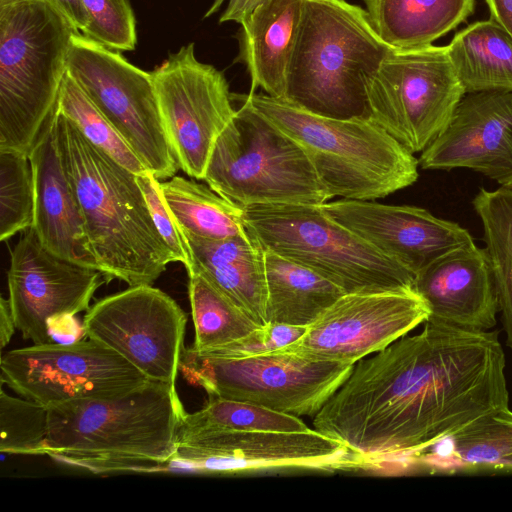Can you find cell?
Wrapping results in <instances>:
<instances>
[{"label": "cell", "mask_w": 512, "mask_h": 512, "mask_svg": "<svg viewBox=\"0 0 512 512\" xmlns=\"http://www.w3.org/2000/svg\"><path fill=\"white\" fill-rule=\"evenodd\" d=\"M498 334L425 322L420 333L356 362L313 417V428L370 466L414 461L509 407Z\"/></svg>", "instance_id": "6da1fadb"}, {"label": "cell", "mask_w": 512, "mask_h": 512, "mask_svg": "<svg viewBox=\"0 0 512 512\" xmlns=\"http://www.w3.org/2000/svg\"><path fill=\"white\" fill-rule=\"evenodd\" d=\"M53 126L98 269L109 281L152 285L176 261L153 222L137 174L93 145L58 109Z\"/></svg>", "instance_id": "7a4b0ae2"}, {"label": "cell", "mask_w": 512, "mask_h": 512, "mask_svg": "<svg viewBox=\"0 0 512 512\" xmlns=\"http://www.w3.org/2000/svg\"><path fill=\"white\" fill-rule=\"evenodd\" d=\"M186 411L176 384L149 380L123 395L49 408L45 454L95 473L161 470Z\"/></svg>", "instance_id": "3957f363"}, {"label": "cell", "mask_w": 512, "mask_h": 512, "mask_svg": "<svg viewBox=\"0 0 512 512\" xmlns=\"http://www.w3.org/2000/svg\"><path fill=\"white\" fill-rule=\"evenodd\" d=\"M392 49L360 6L303 0L285 100L325 117L370 118L367 83Z\"/></svg>", "instance_id": "277c9868"}, {"label": "cell", "mask_w": 512, "mask_h": 512, "mask_svg": "<svg viewBox=\"0 0 512 512\" xmlns=\"http://www.w3.org/2000/svg\"><path fill=\"white\" fill-rule=\"evenodd\" d=\"M75 33L44 0H0V151L29 156L56 113Z\"/></svg>", "instance_id": "5b68a950"}, {"label": "cell", "mask_w": 512, "mask_h": 512, "mask_svg": "<svg viewBox=\"0 0 512 512\" xmlns=\"http://www.w3.org/2000/svg\"><path fill=\"white\" fill-rule=\"evenodd\" d=\"M244 97L300 145L332 197L375 200L418 179V159L370 118L325 117L267 94Z\"/></svg>", "instance_id": "8992f818"}, {"label": "cell", "mask_w": 512, "mask_h": 512, "mask_svg": "<svg viewBox=\"0 0 512 512\" xmlns=\"http://www.w3.org/2000/svg\"><path fill=\"white\" fill-rule=\"evenodd\" d=\"M218 136L204 181L229 202L321 205L332 196L300 145L256 111L244 95Z\"/></svg>", "instance_id": "52a82bcc"}, {"label": "cell", "mask_w": 512, "mask_h": 512, "mask_svg": "<svg viewBox=\"0 0 512 512\" xmlns=\"http://www.w3.org/2000/svg\"><path fill=\"white\" fill-rule=\"evenodd\" d=\"M248 232L263 249L300 263L345 293L414 289L415 275L332 219L320 205L243 208Z\"/></svg>", "instance_id": "ba28073f"}, {"label": "cell", "mask_w": 512, "mask_h": 512, "mask_svg": "<svg viewBox=\"0 0 512 512\" xmlns=\"http://www.w3.org/2000/svg\"><path fill=\"white\" fill-rule=\"evenodd\" d=\"M352 364L307 359L279 350L244 358L183 348L180 371L209 397L237 400L294 416H315L343 384Z\"/></svg>", "instance_id": "9c48e42d"}, {"label": "cell", "mask_w": 512, "mask_h": 512, "mask_svg": "<svg viewBox=\"0 0 512 512\" xmlns=\"http://www.w3.org/2000/svg\"><path fill=\"white\" fill-rule=\"evenodd\" d=\"M67 72L157 179L179 169L167 138L151 72L131 64L121 53L73 35Z\"/></svg>", "instance_id": "30bf717a"}, {"label": "cell", "mask_w": 512, "mask_h": 512, "mask_svg": "<svg viewBox=\"0 0 512 512\" xmlns=\"http://www.w3.org/2000/svg\"><path fill=\"white\" fill-rule=\"evenodd\" d=\"M446 46L395 49L367 83L370 119L412 154L446 128L464 96Z\"/></svg>", "instance_id": "8fae6325"}, {"label": "cell", "mask_w": 512, "mask_h": 512, "mask_svg": "<svg viewBox=\"0 0 512 512\" xmlns=\"http://www.w3.org/2000/svg\"><path fill=\"white\" fill-rule=\"evenodd\" d=\"M0 368L1 383L48 409L117 397L149 381L114 350L89 338L2 352Z\"/></svg>", "instance_id": "7c38bea8"}, {"label": "cell", "mask_w": 512, "mask_h": 512, "mask_svg": "<svg viewBox=\"0 0 512 512\" xmlns=\"http://www.w3.org/2000/svg\"><path fill=\"white\" fill-rule=\"evenodd\" d=\"M194 46L191 42L170 53L151 75L178 166L203 180L213 146L236 108L224 74L200 62Z\"/></svg>", "instance_id": "4fadbf2b"}, {"label": "cell", "mask_w": 512, "mask_h": 512, "mask_svg": "<svg viewBox=\"0 0 512 512\" xmlns=\"http://www.w3.org/2000/svg\"><path fill=\"white\" fill-rule=\"evenodd\" d=\"M187 316L152 285L129 286L87 310L83 333L123 357L147 379L176 384Z\"/></svg>", "instance_id": "5bb4252c"}, {"label": "cell", "mask_w": 512, "mask_h": 512, "mask_svg": "<svg viewBox=\"0 0 512 512\" xmlns=\"http://www.w3.org/2000/svg\"><path fill=\"white\" fill-rule=\"evenodd\" d=\"M211 473L271 469L345 470L369 466L361 456L317 430H216L179 435L170 461Z\"/></svg>", "instance_id": "9a60e30c"}, {"label": "cell", "mask_w": 512, "mask_h": 512, "mask_svg": "<svg viewBox=\"0 0 512 512\" xmlns=\"http://www.w3.org/2000/svg\"><path fill=\"white\" fill-rule=\"evenodd\" d=\"M429 315L427 303L414 289L346 293L300 339L279 351L354 365L407 335Z\"/></svg>", "instance_id": "2e32d148"}, {"label": "cell", "mask_w": 512, "mask_h": 512, "mask_svg": "<svg viewBox=\"0 0 512 512\" xmlns=\"http://www.w3.org/2000/svg\"><path fill=\"white\" fill-rule=\"evenodd\" d=\"M7 279L16 328L36 345L52 343L51 326L88 310L96 290L109 282L102 271L49 251L33 227L12 249Z\"/></svg>", "instance_id": "e0dca14e"}, {"label": "cell", "mask_w": 512, "mask_h": 512, "mask_svg": "<svg viewBox=\"0 0 512 512\" xmlns=\"http://www.w3.org/2000/svg\"><path fill=\"white\" fill-rule=\"evenodd\" d=\"M320 206L415 276L453 251L475 244L458 223L435 217L420 207L344 198Z\"/></svg>", "instance_id": "ac0fdd59"}, {"label": "cell", "mask_w": 512, "mask_h": 512, "mask_svg": "<svg viewBox=\"0 0 512 512\" xmlns=\"http://www.w3.org/2000/svg\"><path fill=\"white\" fill-rule=\"evenodd\" d=\"M418 162L425 170L472 169L512 186V91L465 93Z\"/></svg>", "instance_id": "d6986e66"}, {"label": "cell", "mask_w": 512, "mask_h": 512, "mask_svg": "<svg viewBox=\"0 0 512 512\" xmlns=\"http://www.w3.org/2000/svg\"><path fill=\"white\" fill-rule=\"evenodd\" d=\"M414 290L427 303L426 322L468 332L490 331L499 312L495 282L484 248L455 250L419 272Z\"/></svg>", "instance_id": "ffe728a7"}, {"label": "cell", "mask_w": 512, "mask_h": 512, "mask_svg": "<svg viewBox=\"0 0 512 512\" xmlns=\"http://www.w3.org/2000/svg\"><path fill=\"white\" fill-rule=\"evenodd\" d=\"M53 120L54 116L29 154L35 185L32 227L52 253L98 269L88 249L78 201L62 165Z\"/></svg>", "instance_id": "44dd1931"}, {"label": "cell", "mask_w": 512, "mask_h": 512, "mask_svg": "<svg viewBox=\"0 0 512 512\" xmlns=\"http://www.w3.org/2000/svg\"><path fill=\"white\" fill-rule=\"evenodd\" d=\"M184 237L190 252L187 272L202 275L256 323L266 325L265 250L260 243L249 232L218 240Z\"/></svg>", "instance_id": "7402d4cb"}, {"label": "cell", "mask_w": 512, "mask_h": 512, "mask_svg": "<svg viewBox=\"0 0 512 512\" xmlns=\"http://www.w3.org/2000/svg\"><path fill=\"white\" fill-rule=\"evenodd\" d=\"M303 12V0H264L241 25L239 54L257 87L274 98L285 99L287 75Z\"/></svg>", "instance_id": "603a6c76"}, {"label": "cell", "mask_w": 512, "mask_h": 512, "mask_svg": "<svg viewBox=\"0 0 512 512\" xmlns=\"http://www.w3.org/2000/svg\"><path fill=\"white\" fill-rule=\"evenodd\" d=\"M264 250L267 323L308 327L346 294L311 268Z\"/></svg>", "instance_id": "cb8c5ba5"}, {"label": "cell", "mask_w": 512, "mask_h": 512, "mask_svg": "<svg viewBox=\"0 0 512 512\" xmlns=\"http://www.w3.org/2000/svg\"><path fill=\"white\" fill-rule=\"evenodd\" d=\"M378 36L395 49L431 45L465 21L474 0H363Z\"/></svg>", "instance_id": "d4e9b609"}, {"label": "cell", "mask_w": 512, "mask_h": 512, "mask_svg": "<svg viewBox=\"0 0 512 512\" xmlns=\"http://www.w3.org/2000/svg\"><path fill=\"white\" fill-rule=\"evenodd\" d=\"M465 93L512 91V36L497 21H477L446 46Z\"/></svg>", "instance_id": "484cf974"}, {"label": "cell", "mask_w": 512, "mask_h": 512, "mask_svg": "<svg viewBox=\"0 0 512 512\" xmlns=\"http://www.w3.org/2000/svg\"><path fill=\"white\" fill-rule=\"evenodd\" d=\"M160 189L173 220L184 235L218 240L248 233L243 208L208 185L174 175L160 182Z\"/></svg>", "instance_id": "4316f807"}, {"label": "cell", "mask_w": 512, "mask_h": 512, "mask_svg": "<svg viewBox=\"0 0 512 512\" xmlns=\"http://www.w3.org/2000/svg\"><path fill=\"white\" fill-rule=\"evenodd\" d=\"M424 463L439 470L494 468L512 471V411L503 409L437 443Z\"/></svg>", "instance_id": "83f0119b"}, {"label": "cell", "mask_w": 512, "mask_h": 512, "mask_svg": "<svg viewBox=\"0 0 512 512\" xmlns=\"http://www.w3.org/2000/svg\"><path fill=\"white\" fill-rule=\"evenodd\" d=\"M498 296L506 346L512 351V186L481 188L472 200Z\"/></svg>", "instance_id": "f1b7e54d"}, {"label": "cell", "mask_w": 512, "mask_h": 512, "mask_svg": "<svg viewBox=\"0 0 512 512\" xmlns=\"http://www.w3.org/2000/svg\"><path fill=\"white\" fill-rule=\"evenodd\" d=\"M188 293L195 328L192 349L206 355L261 327L197 272H188Z\"/></svg>", "instance_id": "f546056e"}, {"label": "cell", "mask_w": 512, "mask_h": 512, "mask_svg": "<svg viewBox=\"0 0 512 512\" xmlns=\"http://www.w3.org/2000/svg\"><path fill=\"white\" fill-rule=\"evenodd\" d=\"M309 429L298 416L247 402L209 397L202 409L186 413L178 436L216 430L292 432Z\"/></svg>", "instance_id": "4dcf8cb0"}, {"label": "cell", "mask_w": 512, "mask_h": 512, "mask_svg": "<svg viewBox=\"0 0 512 512\" xmlns=\"http://www.w3.org/2000/svg\"><path fill=\"white\" fill-rule=\"evenodd\" d=\"M57 109L68 117L93 145L122 166L137 175L148 171L68 72L60 89Z\"/></svg>", "instance_id": "1f68e13d"}, {"label": "cell", "mask_w": 512, "mask_h": 512, "mask_svg": "<svg viewBox=\"0 0 512 512\" xmlns=\"http://www.w3.org/2000/svg\"><path fill=\"white\" fill-rule=\"evenodd\" d=\"M35 185L28 155L0 151V240L33 225Z\"/></svg>", "instance_id": "d6a6232c"}, {"label": "cell", "mask_w": 512, "mask_h": 512, "mask_svg": "<svg viewBox=\"0 0 512 512\" xmlns=\"http://www.w3.org/2000/svg\"><path fill=\"white\" fill-rule=\"evenodd\" d=\"M49 409L33 400L0 392V451L45 454Z\"/></svg>", "instance_id": "836d02e7"}, {"label": "cell", "mask_w": 512, "mask_h": 512, "mask_svg": "<svg viewBox=\"0 0 512 512\" xmlns=\"http://www.w3.org/2000/svg\"><path fill=\"white\" fill-rule=\"evenodd\" d=\"M90 23L83 33L117 51H133L137 44L136 20L128 0H82Z\"/></svg>", "instance_id": "e575fe53"}, {"label": "cell", "mask_w": 512, "mask_h": 512, "mask_svg": "<svg viewBox=\"0 0 512 512\" xmlns=\"http://www.w3.org/2000/svg\"><path fill=\"white\" fill-rule=\"evenodd\" d=\"M306 330L307 327L302 326L267 323L244 338L203 356L244 358L273 352L296 342Z\"/></svg>", "instance_id": "d590c367"}, {"label": "cell", "mask_w": 512, "mask_h": 512, "mask_svg": "<svg viewBox=\"0 0 512 512\" xmlns=\"http://www.w3.org/2000/svg\"><path fill=\"white\" fill-rule=\"evenodd\" d=\"M137 182L144 193L151 217L159 234L174 255L175 261L181 262L187 267L190 263L189 247L165 204L160 189V180L151 172L146 171L137 175Z\"/></svg>", "instance_id": "8d00e7d4"}, {"label": "cell", "mask_w": 512, "mask_h": 512, "mask_svg": "<svg viewBox=\"0 0 512 512\" xmlns=\"http://www.w3.org/2000/svg\"><path fill=\"white\" fill-rule=\"evenodd\" d=\"M224 1L226 0H214L213 4L205 13L204 18L210 17L216 13ZM263 1L264 0H228L227 7L220 16L219 23L234 21L243 25Z\"/></svg>", "instance_id": "74e56055"}, {"label": "cell", "mask_w": 512, "mask_h": 512, "mask_svg": "<svg viewBox=\"0 0 512 512\" xmlns=\"http://www.w3.org/2000/svg\"><path fill=\"white\" fill-rule=\"evenodd\" d=\"M60 12L65 19L80 33L89 26L90 16L82 0H44Z\"/></svg>", "instance_id": "f35d334b"}, {"label": "cell", "mask_w": 512, "mask_h": 512, "mask_svg": "<svg viewBox=\"0 0 512 512\" xmlns=\"http://www.w3.org/2000/svg\"><path fill=\"white\" fill-rule=\"evenodd\" d=\"M16 328L14 316L11 310L9 299L1 297L0 300V347H6Z\"/></svg>", "instance_id": "ab89813d"}, {"label": "cell", "mask_w": 512, "mask_h": 512, "mask_svg": "<svg viewBox=\"0 0 512 512\" xmlns=\"http://www.w3.org/2000/svg\"><path fill=\"white\" fill-rule=\"evenodd\" d=\"M491 18L503 26L512 36V0H486Z\"/></svg>", "instance_id": "60d3db41"}]
</instances>
